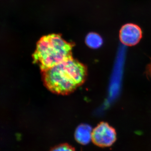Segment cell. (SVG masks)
<instances>
[{
	"label": "cell",
	"mask_w": 151,
	"mask_h": 151,
	"mask_svg": "<svg viewBox=\"0 0 151 151\" xmlns=\"http://www.w3.org/2000/svg\"><path fill=\"white\" fill-rule=\"evenodd\" d=\"M92 127L88 124L79 125L75 131L76 140L81 145H87L92 140Z\"/></svg>",
	"instance_id": "5"
},
{
	"label": "cell",
	"mask_w": 151,
	"mask_h": 151,
	"mask_svg": "<svg viewBox=\"0 0 151 151\" xmlns=\"http://www.w3.org/2000/svg\"><path fill=\"white\" fill-rule=\"evenodd\" d=\"M147 73L148 75L150 76L151 78V62L149 65H148L147 68Z\"/></svg>",
	"instance_id": "8"
},
{
	"label": "cell",
	"mask_w": 151,
	"mask_h": 151,
	"mask_svg": "<svg viewBox=\"0 0 151 151\" xmlns=\"http://www.w3.org/2000/svg\"><path fill=\"white\" fill-rule=\"evenodd\" d=\"M116 130L106 122H100L92 131V140L98 147H111L116 142Z\"/></svg>",
	"instance_id": "3"
},
{
	"label": "cell",
	"mask_w": 151,
	"mask_h": 151,
	"mask_svg": "<svg viewBox=\"0 0 151 151\" xmlns=\"http://www.w3.org/2000/svg\"><path fill=\"white\" fill-rule=\"evenodd\" d=\"M72 45L58 35L45 36L40 39L34 54V60L42 71L72 58Z\"/></svg>",
	"instance_id": "2"
},
{
	"label": "cell",
	"mask_w": 151,
	"mask_h": 151,
	"mask_svg": "<svg viewBox=\"0 0 151 151\" xmlns=\"http://www.w3.org/2000/svg\"><path fill=\"white\" fill-rule=\"evenodd\" d=\"M47 87L55 93L66 94L84 83L87 75L86 66L72 58L43 71Z\"/></svg>",
	"instance_id": "1"
},
{
	"label": "cell",
	"mask_w": 151,
	"mask_h": 151,
	"mask_svg": "<svg viewBox=\"0 0 151 151\" xmlns=\"http://www.w3.org/2000/svg\"><path fill=\"white\" fill-rule=\"evenodd\" d=\"M85 42L87 46L90 48L97 49L102 46L103 44V40L98 34L91 32L86 36Z\"/></svg>",
	"instance_id": "6"
},
{
	"label": "cell",
	"mask_w": 151,
	"mask_h": 151,
	"mask_svg": "<svg viewBox=\"0 0 151 151\" xmlns=\"http://www.w3.org/2000/svg\"><path fill=\"white\" fill-rule=\"evenodd\" d=\"M142 37V32L137 25L128 23L122 27L119 33V38L126 46H132L137 44Z\"/></svg>",
	"instance_id": "4"
},
{
	"label": "cell",
	"mask_w": 151,
	"mask_h": 151,
	"mask_svg": "<svg viewBox=\"0 0 151 151\" xmlns=\"http://www.w3.org/2000/svg\"><path fill=\"white\" fill-rule=\"evenodd\" d=\"M51 151H75L74 149L71 146L67 144H63L52 149Z\"/></svg>",
	"instance_id": "7"
}]
</instances>
